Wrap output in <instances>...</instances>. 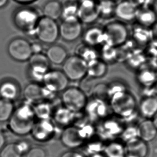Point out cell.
<instances>
[{"mask_svg":"<svg viewBox=\"0 0 157 157\" xmlns=\"http://www.w3.org/2000/svg\"><path fill=\"white\" fill-rule=\"evenodd\" d=\"M36 119L33 106L26 101L15 108L8 121L9 128L17 136H26L31 133Z\"/></svg>","mask_w":157,"mask_h":157,"instance_id":"6da1fadb","label":"cell"},{"mask_svg":"<svg viewBox=\"0 0 157 157\" xmlns=\"http://www.w3.org/2000/svg\"><path fill=\"white\" fill-rule=\"evenodd\" d=\"M41 16L38 10L34 6L21 5L13 13V23L22 31L29 35H34L35 28Z\"/></svg>","mask_w":157,"mask_h":157,"instance_id":"7a4b0ae2","label":"cell"},{"mask_svg":"<svg viewBox=\"0 0 157 157\" xmlns=\"http://www.w3.org/2000/svg\"><path fill=\"white\" fill-rule=\"evenodd\" d=\"M109 101L113 112L122 119H129L136 112V98L127 90L111 96Z\"/></svg>","mask_w":157,"mask_h":157,"instance_id":"3957f363","label":"cell"},{"mask_svg":"<svg viewBox=\"0 0 157 157\" xmlns=\"http://www.w3.org/2000/svg\"><path fill=\"white\" fill-rule=\"evenodd\" d=\"M104 44L113 47H120L127 42L129 30L123 21H113L107 24L103 28Z\"/></svg>","mask_w":157,"mask_h":157,"instance_id":"277c9868","label":"cell"},{"mask_svg":"<svg viewBox=\"0 0 157 157\" xmlns=\"http://www.w3.org/2000/svg\"><path fill=\"white\" fill-rule=\"evenodd\" d=\"M34 36L42 43L53 44L59 36V25L56 21L42 16L35 28Z\"/></svg>","mask_w":157,"mask_h":157,"instance_id":"5b68a950","label":"cell"},{"mask_svg":"<svg viewBox=\"0 0 157 157\" xmlns=\"http://www.w3.org/2000/svg\"><path fill=\"white\" fill-rule=\"evenodd\" d=\"M62 106L73 112L79 113L85 109L88 99L87 95L79 87H68L61 96Z\"/></svg>","mask_w":157,"mask_h":157,"instance_id":"8992f818","label":"cell"},{"mask_svg":"<svg viewBox=\"0 0 157 157\" xmlns=\"http://www.w3.org/2000/svg\"><path fill=\"white\" fill-rule=\"evenodd\" d=\"M62 64V71L69 81H81L87 76V63L78 55L68 56Z\"/></svg>","mask_w":157,"mask_h":157,"instance_id":"52a82bcc","label":"cell"},{"mask_svg":"<svg viewBox=\"0 0 157 157\" xmlns=\"http://www.w3.org/2000/svg\"><path fill=\"white\" fill-rule=\"evenodd\" d=\"M29 75L34 82H42L45 75L50 70V62L42 53L34 54L29 59Z\"/></svg>","mask_w":157,"mask_h":157,"instance_id":"ba28073f","label":"cell"},{"mask_svg":"<svg viewBox=\"0 0 157 157\" xmlns=\"http://www.w3.org/2000/svg\"><path fill=\"white\" fill-rule=\"evenodd\" d=\"M7 51L11 59L20 62L28 61L32 54L31 44L22 38H17L11 41L8 45Z\"/></svg>","mask_w":157,"mask_h":157,"instance_id":"9c48e42d","label":"cell"},{"mask_svg":"<svg viewBox=\"0 0 157 157\" xmlns=\"http://www.w3.org/2000/svg\"><path fill=\"white\" fill-rule=\"evenodd\" d=\"M77 17L82 24H91L95 23L100 15L97 0H80Z\"/></svg>","mask_w":157,"mask_h":157,"instance_id":"30bf717a","label":"cell"},{"mask_svg":"<svg viewBox=\"0 0 157 157\" xmlns=\"http://www.w3.org/2000/svg\"><path fill=\"white\" fill-rule=\"evenodd\" d=\"M45 87L58 94L68 87L69 80L62 70H50L42 79Z\"/></svg>","mask_w":157,"mask_h":157,"instance_id":"8fae6325","label":"cell"},{"mask_svg":"<svg viewBox=\"0 0 157 157\" xmlns=\"http://www.w3.org/2000/svg\"><path fill=\"white\" fill-rule=\"evenodd\" d=\"M55 127L56 125L52 119L38 120L36 121L30 134L34 140L46 142L55 135Z\"/></svg>","mask_w":157,"mask_h":157,"instance_id":"7c38bea8","label":"cell"},{"mask_svg":"<svg viewBox=\"0 0 157 157\" xmlns=\"http://www.w3.org/2000/svg\"><path fill=\"white\" fill-rule=\"evenodd\" d=\"M59 36L64 40L73 42L77 40L83 33L82 23L78 18L62 20L59 25Z\"/></svg>","mask_w":157,"mask_h":157,"instance_id":"4fadbf2b","label":"cell"},{"mask_svg":"<svg viewBox=\"0 0 157 157\" xmlns=\"http://www.w3.org/2000/svg\"><path fill=\"white\" fill-rule=\"evenodd\" d=\"M60 140L64 146L71 149L81 147L85 142L81 136L78 127L75 125L65 128L60 135Z\"/></svg>","mask_w":157,"mask_h":157,"instance_id":"5bb4252c","label":"cell"},{"mask_svg":"<svg viewBox=\"0 0 157 157\" xmlns=\"http://www.w3.org/2000/svg\"><path fill=\"white\" fill-rule=\"evenodd\" d=\"M138 8L129 0H121L116 3L115 16L123 22H130L136 19Z\"/></svg>","mask_w":157,"mask_h":157,"instance_id":"9a60e30c","label":"cell"},{"mask_svg":"<svg viewBox=\"0 0 157 157\" xmlns=\"http://www.w3.org/2000/svg\"><path fill=\"white\" fill-rule=\"evenodd\" d=\"M79 113L73 112L63 106H60L54 109L52 120L58 126L66 128L77 122Z\"/></svg>","mask_w":157,"mask_h":157,"instance_id":"2e32d148","label":"cell"},{"mask_svg":"<svg viewBox=\"0 0 157 157\" xmlns=\"http://www.w3.org/2000/svg\"><path fill=\"white\" fill-rule=\"evenodd\" d=\"M135 20L139 25L150 29L157 21V11L153 6L138 8Z\"/></svg>","mask_w":157,"mask_h":157,"instance_id":"e0dca14e","label":"cell"},{"mask_svg":"<svg viewBox=\"0 0 157 157\" xmlns=\"http://www.w3.org/2000/svg\"><path fill=\"white\" fill-rule=\"evenodd\" d=\"M83 41L85 45L95 47L104 44V33L103 28L91 26L86 30L83 36Z\"/></svg>","mask_w":157,"mask_h":157,"instance_id":"ac0fdd59","label":"cell"},{"mask_svg":"<svg viewBox=\"0 0 157 157\" xmlns=\"http://www.w3.org/2000/svg\"><path fill=\"white\" fill-rule=\"evenodd\" d=\"M125 155L133 157H146L149 149L147 143L137 138L126 143L125 146Z\"/></svg>","mask_w":157,"mask_h":157,"instance_id":"d6986e66","label":"cell"},{"mask_svg":"<svg viewBox=\"0 0 157 157\" xmlns=\"http://www.w3.org/2000/svg\"><path fill=\"white\" fill-rule=\"evenodd\" d=\"M138 110L145 119L152 120L157 113V99L152 96H145L140 101Z\"/></svg>","mask_w":157,"mask_h":157,"instance_id":"ffe728a7","label":"cell"},{"mask_svg":"<svg viewBox=\"0 0 157 157\" xmlns=\"http://www.w3.org/2000/svg\"><path fill=\"white\" fill-rule=\"evenodd\" d=\"M23 96L26 101L31 104L44 101L43 86L36 82L29 83L24 89Z\"/></svg>","mask_w":157,"mask_h":157,"instance_id":"44dd1931","label":"cell"},{"mask_svg":"<svg viewBox=\"0 0 157 157\" xmlns=\"http://www.w3.org/2000/svg\"><path fill=\"white\" fill-rule=\"evenodd\" d=\"M20 90L17 83L6 80L0 83V99L12 101L18 98Z\"/></svg>","mask_w":157,"mask_h":157,"instance_id":"7402d4cb","label":"cell"},{"mask_svg":"<svg viewBox=\"0 0 157 157\" xmlns=\"http://www.w3.org/2000/svg\"><path fill=\"white\" fill-rule=\"evenodd\" d=\"M137 78L142 86L150 88L157 82V73L155 68L152 67H142L138 70Z\"/></svg>","mask_w":157,"mask_h":157,"instance_id":"603a6c76","label":"cell"},{"mask_svg":"<svg viewBox=\"0 0 157 157\" xmlns=\"http://www.w3.org/2000/svg\"><path fill=\"white\" fill-rule=\"evenodd\" d=\"M122 127L114 120H108L99 128V134L104 140H111L120 135L123 132Z\"/></svg>","mask_w":157,"mask_h":157,"instance_id":"cb8c5ba5","label":"cell"},{"mask_svg":"<svg viewBox=\"0 0 157 157\" xmlns=\"http://www.w3.org/2000/svg\"><path fill=\"white\" fill-rule=\"evenodd\" d=\"M138 138L145 142L153 140L157 135V130L152 120L145 119L137 127Z\"/></svg>","mask_w":157,"mask_h":157,"instance_id":"d4e9b609","label":"cell"},{"mask_svg":"<svg viewBox=\"0 0 157 157\" xmlns=\"http://www.w3.org/2000/svg\"><path fill=\"white\" fill-rule=\"evenodd\" d=\"M85 110L90 119L102 118L107 114L106 107L103 103V100L98 98H94L91 101L88 100Z\"/></svg>","mask_w":157,"mask_h":157,"instance_id":"484cf974","label":"cell"},{"mask_svg":"<svg viewBox=\"0 0 157 157\" xmlns=\"http://www.w3.org/2000/svg\"><path fill=\"white\" fill-rule=\"evenodd\" d=\"M42 16L57 21L62 17V6L59 0H47L42 7Z\"/></svg>","mask_w":157,"mask_h":157,"instance_id":"4316f807","label":"cell"},{"mask_svg":"<svg viewBox=\"0 0 157 157\" xmlns=\"http://www.w3.org/2000/svg\"><path fill=\"white\" fill-rule=\"evenodd\" d=\"M107 71V63L99 58L87 63V76L91 78H101L106 75Z\"/></svg>","mask_w":157,"mask_h":157,"instance_id":"83f0119b","label":"cell"},{"mask_svg":"<svg viewBox=\"0 0 157 157\" xmlns=\"http://www.w3.org/2000/svg\"><path fill=\"white\" fill-rule=\"evenodd\" d=\"M45 55L50 63L55 65L63 64L68 57L67 52L65 48L59 45H51L47 50Z\"/></svg>","mask_w":157,"mask_h":157,"instance_id":"f1b7e54d","label":"cell"},{"mask_svg":"<svg viewBox=\"0 0 157 157\" xmlns=\"http://www.w3.org/2000/svg\"><path fill=\"white\" fill-rule=\"evenodd\" d=\"M33 109L36 118L38 120L52 119L54 109L52 103L46 101L35 104Z\"/></svg>","mask_w":157,"mask_h":157,"instance_id":"f546056e","label":"cell"},{"mask_svg":"<svg viewBox=\"0 0 157 157\" xmlns=\"http://www.w3.org/2000/svg\"><path fill=\"white\" fill-rule=\"evenodd\" d=\"M133 39L137 44L140 45L149 44L152 40L150 29L137 25L132 30Z\"/></svg>","mask_w":157,"mask_h":157,"instance_id":"4dcf8cb0","label":"cell"},{"mask_svg":"<svg viewBox=\"0 0 157 157\" xmlns=\"http://www.w3.org/2000/svg\"><path fill=\"white\" fill-rule=\"evenodd\" d=\"M80 0H63L62 17V20L77 18Z\"/></svg>","mask_w":157,"mask_h":157,"instance_id":"1f68e13d","label":"cell"},{"mask_svg":"<svg viewBox=\"0 0 157 157\" xmlns=\"http://www.w3.org/2000/svg\"><path fill=\"white\" fill-rule=\"evenodd\" d=\"M116 2L113 0H101L98 1V9L100 15L104 19H109L115 16Z\"/></svg>","mask_w":157,"mask_h":157,"instance_id":"d6a6232c","label":"cell"},{"mask_svg":"<svg viewBox=\"0 0 157 157\" xmlns=\"http://www.w3.org/2000/svg\"><path fill=\"white\" fill-rule=\"evenodd\" d=\"M76 55L83 59L87 63L94 59H99L98 52L94 47H91L83 44L77 47Z\"/></svg>","mask_w":157,"mask_h":157,"instance_id":"836d02e7","label":"cell"},{"mask_svg":"<svg viewBox=\"0 0 157 157\" xmlns=\"http://www.w3.org/2000/svg\"><path fill=\"white\" fill-rule=\"evenodd\" d=\"M103 152L106 157H125V147L119 142H113L105 145Z\"/></svg>","mask_w":157,"mask_h":157,"instance_id":"e575fe53","label":"cell"},{"mask_svg":"<svg viewBox=\"0 0 157 157\" xmlns=\"http://www.w3.org/2000/svg\"><path fill=\"white\" fill-rule=\"evenodd\" d=\"M15 108L12 101L0 99V122L8 121Z\"/></svg>","mask_w":157,"mask_h":157,"instance_id":"d590c367","label":"cell"},{"mask_svg":"<svg viewBox=\"0 0 157 157\" xmlns=\"http://www.w3.org/2000/svg\"><path fill=\"white\" fill-rule=\"evenodd\" d=\"M103 45L101 52L102 60L107 63V62H112L117 59V48L106 44Z\"/></svg>","mask_w":157,"mask_h":157,"instance_id":"8d00e7d4","label":"cell"},{"mask_svg":"<svg viewBox=\"0 0 157 157\" xmlns=\"http://www.w3.org/2000/svg\"><path fill=\"white\" fill-rule=\"evenodd\" d=\"M121 138L122 140L126 143L133 140L134 139L138 138L137 128L134 127H129L123 130L121 133Z\"/></svg>","mask_w":157,"mask_h":157,"instance_id":"74e56055","label":"cell"},{"mask_svg":"<svg viewBox=\"0 0 157 157\" xmlns=\"http://www.w3.org/2000/svg\"><path fill=\"white\" fill-rule=\"evenodd\" d=\"M18 153L14 143L4 145L0 151V157H21Z\"/></svg>","mask_w":157,"mask_h":157,"instance_id":"f35d334b","label":"cell"},{"mask_svg":"<svg viewBox=\"0 0 157 157\" xmlns=\"http://www.w3.org/2000/svg\"><path fill=\"white\" fill-rule=\"evenodd\" d=\"M104 145L102 142L99 141L93 142L88 143L85 147V151H86L90 156L97 153H100L104 150Z\"/></svg>","mask_w":157,"mask_h":157,"instance_id":"ab89813d","label":"cell"},{"mask_svg":"<svg viewBox=\"0 0 157 157\" xmlns=\"http://www.w3.org/2000/svg\"><path fill=\"white\" fill-rule=\"evenodd\" d=\"M14 144L18 153L21 156L26 155L31 147L30 142L28 140H19Z\"/></svg>","mask_w":157,"mask_h":157,"instance_id":"60d3db41","label":"cell"},{"mask_svg":"<svg viewBox=\"0 0 157 157\" xmlns=\"http://www.w3.org/2000/svg\"><path fill=\"white\" fill-rule=\"evenodd\" d=\"M46 152L39 147H33L26 154V157H46Z\"/></svg>","mask_w":157,"mask_h":157,"instance_id":"b9f144b4","label":"cell"},{"mask_svg":"<svg viewBox=\"0 0 157 157\" xmlns=\"http://www.w3.org/2000/svg\"><path fill=\"white\" fill-rule=\"evenodd\" d=\"M138 8L145 6H153L156 0H129Z\"/></svg>","mask_w":157,"mask_h":157,"instance_id":"7bdbcfd3","label":"cell"},{"mask_svg":"<svg viewBox=\"0 0 157 157\" xmlns=\"http://www.w3.org/2000/svg\"><path fill=\"white\" fill-rule=\"evenodd\" d=\"M148 53L152 57H157V41L151 40L149 44Z\"/></svg>","mask_w":157,"mask_h":157,"instance_id":"ee69618b","label":"cell"},{"mask_svg":"<svg viewBox=\"0 0 157 157\" xmlns=\"http://www.w3.org/2000/svg\"><path fill=\"white\" fill-rule=\"evenodd\" d=\"M60 157H86V156L79 152L70 150L62 153Z\"/></svg>","mask_w":157,"mask_h":157,"instance_id":"f6af8a7d","label":"cell"},{"mask_svg":"<svg viewBox=\"0 0 157 157\" xmlns=\"http://www.w3.org/2000/svg\"><path fill=\"white\" fill-rule=\"evenodd\" d=\"M31 49L32 54L42 53L43 47L42 45L38 43H34L31 44Z\"/></svg>","mask_w":157,"mask_h":157,"instance_id":"bcb514c9","label":"cell"},{"mask_svg":"<svg viewBox=\"0 0 157 157\" xmlns=\"http://www.w3.org/2000/svg\"><path fill=\"white\" fill-rule=\"evenodd\" d=\"M152 40L157 41V21L150 28Z\"/></svg>","mask_w":157,"mask_h":157,"instance_id":"7dc6e473","label":"cell"},{"mask_svg":"<svg viewBox=\"0 0 157 157\" xmlns=\"http://www.w3.org/2000/svg\"><path fill=\"white\" fill-rule=\"evenodd\" d=\"M14 1L21 5H30L34 2H36L37 0H14Z\"/></svg>","mask_w":157,"mask_h":157,"instance_id":"c3c4849f","label":"cell"},{"mask_svg":"<svg viewBox=\"0 0 157 157\" xmlns=\"http://www.w3.org/2000/svg\"><path fill=\"white\" fill-rule=\"evenodd\" d=\"M150 90H151L150 96H153L157 99V82L153 86L150 87Z\"/></svg>","mask_w":157,"mask_h":157,"instance_id":"681fc988","label":"cell"},{"mask_svg":"<svg viewBox=\"0 0 157 157\" xmlns=\"http://www.w3.org/2000/svg\"><path fill=\"white\" fill-rule=\"evenodd\" d=\"M6 142V140L5 136L1 132H0V151L4 147Z\"/></svg>","mask_w":157,"mask_h":157,"instance_id":"f907efd6","label":"cell"},{"mask_svg":"<svg viewBox=\"0 0 157 157\" xmlns=\"http://www.w3.org/2000/svg\"><path fill=\"white\" fill-rule=\"evenodd\" d=\"M9 0H0V9L3 8L8 4Z\"/></svg>","mask_w":157,"mask_h":157,"instance_id":"816d5d0a","label":"cell"},{"mask_svg":"<svg viewBox=\"0 0 157 157\" xmlns=\"http://www.w3.org/2000/svg\"><path fill=\"white\" fill-rule=\"evenodd\" d=\"M152 121L153 122V124H154V125H155V128L157 130V113L152 119Z\"/></svg>","mask_w":157,"mask_h":157,"instance_id":"f5cc1de1","label":"cell"},{"mask_svg":"<svg viewBox=\"0 0 157 157\" xmlns=\"http://www.w3.org/2000/svg\"><path fill=\"white\" fill-rule=\"evenodd\" d=\"M90 157H106L104 155H103L101 153H97V154H95L93 155H91L90 156Z\"/></svg>","mask_w":157,"mask_h":157,"instance_id":"db71d44e","label":"cell"},{"mask_svg":"<svg viewBox=\"0 0 157 157\" xmlns=\"http://www.w3.org/2000/svg\"><path fill=\"white\" fill-rule=\"evenodd\" d=\"M113 1H114L115 2H119V1H121V0H113Z\"/></svg>","mask_w":157,"mask_h":157,"instance_id":"11a10c76","label":"cell"},{"mask_svg":"<svg viewBox=\"0 0 157 157\" xmlns=\"http://www.w3.org/2000/svg\"><path fill=\"white\" fill-rule=\"evenodd\" d=\"M125 157H131V156H129V155H125Z\"/></svg>","mask_w":157,"mask_h":157,"instance_id":"9f6ffc18","label":"cell"},{"mask_svg":"<svg viewBox=\"0 0 157 157\" xmlns=\"http://www.w3.org/2000/svg\"><path fill=\"white\" fill-rule=\"evenodd\" d=\"M97 1H101V0H97Z\"/></svg>","mask_w":157,"mask_h":157,"instance_id":"6f0895ef","label":"cell"}]
</instances>
